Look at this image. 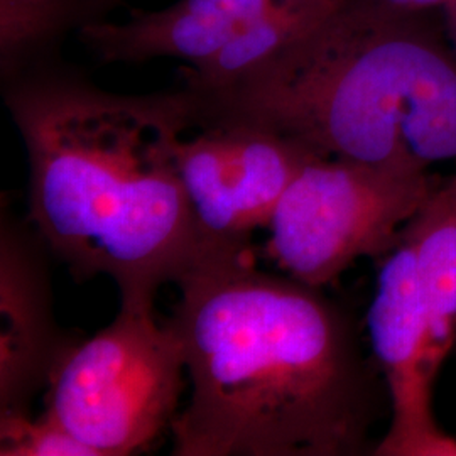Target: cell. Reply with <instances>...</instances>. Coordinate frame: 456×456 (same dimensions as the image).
Masks as SVG:
<instances>
[{
    "label": "cell",
    "mask_w": 456,
    "mask_h": 456,
    "mask_svg": "<svg viewBox=\"0 0 456 456\" xmlns=\"http://www.w3.org/2000/svg\"><path fill=\"white\" fill-rule=\"evenodd\" d=\"M183 343L154 308L120 306L114 322L69 343L49 375L45 412L94 450L127 456L146 450L178 416Z\"/></svg>",
    "instance_id": "277c9868"
},
{
    "label": "cell",
    "mask_w": 456,
    "mask_h": 456,
    "mask_svg": "<svg viewBox=\"0 0 456 456\" xmlns=\"http://www.w3.org/2000/svg\"><path fill=\"white\" fill-rule=\"evenodd\" d=\"M169 320L191 395L171 423L175 456L362 455L379 379L352 318L250 250L201 256L176 281Z\"/></svg>",
    "instance_id": "6da1fadb"
},
{
    "label": "cell",
    "mask_w": 456,
    "mask_h": 456,
    "mask_svg": "<svg viewBox=\"0 0 456 456\" xmlns=\"http://www.w3.org/2000/svg\"><path fill=\"white\" fill-rule=\"evenodd\" d=\"M411 242L424 296L441 333L456 342V173L404 230Z\"/></svg>",
    "instance_id": "8fae6325"
},
{
    "label": "cell",
    "mask_w": 456,
    "mask_h": 456,
    "mask_svg": "<svg viewBox=\"0 0 456 456\" xmlns=\"http://www.w3.org/2000/svg\"><path fill=\"white\" fill-rule=\"evenodd\" d=\"M338 0H279L274 9L237 34L210 61L188 71V90L212 94L240 80L288 48Z\"/></svg>",
    "instance_id": "30bf717a"
},
{
    "label": "cell",
    "mask_w": 456,
    "mask_h": 456,
    "mask_svg": "<svg viewBox=\"0 0 456 456\" xmlns=\"http://www.w3.org/2000/svg\"><path fill=\"white\" fill-rule=\"evenodd\" d=\"M0 455L95 456V453L46 412L33 419L28 411H2Z\"/></svg>",
    "instance_id": "7c38bea8"
},
{
    "label": "cell",
    "mask_w": 456,
    "mask_h": 456,
    "mask_svg": "<svg viewBox=\"0 0 456 456\" xmlns=\"http://www.w3.org/2000/svg\"><path fill=\"white\" fill-rule=\"evenodd\" d=\"M441 181L310 154L267 225V252L288 276L322 289L360 257L394 248Z\"/></svg>",
    "instance_id": "5b68a950"
},
{
    "label": "cell",
    "mask_w": 456,
    "mask_h": 456,
    "mask_svg": "<svg viewBox=\"0 0 456 456\" xmlns=\"http://www.w3.org/2000/svg\"><path fill=\"white\" fill-rule=\"evenodd\" d=\"M367 331L391 403V426L374 455L456 456L455 436L441 429L433 412V386L455 342L431 316L404 233L380 264Z\"/></svg>",
    "instance_id": "52a82bcc"
},
{
    "label": "cell",
    "mask_w": 456,
    "mask_h": 456,
    "mask_svg": "<svg viewBox=\"0 0 456 456\" xmlns=\"http://www.w3.org/2000/svg\"><path fill=\"white\" fill-rule=\"evenodd\" d=\"M191 122L198 131L183 132L176 163L200 257L250 250L310 152L265 127L198 115L195 105Z\"/></svg>",
    "instance_id": "8992f818"
},
{
    "label": "cell",
    "mask_w": 456,
    "mask_h": 456,
    "mask_svg": "<svg viewBox=\"0 0 456 456\" xmlns=\"http://www.w3.org/2000/svg\"><path fill=\"white\" fill-rule=\"evenodd\" d=\"M9 107L29 158V212L78 281L109 276L120 306L154 308L200 257L176 147L188 90L122 97L73 83L19 88Z\"/></svg>",
    "instance_id": "7a4b0ae2"
},
{
    "label": "cell",
    "mask_w": 456,
    "mask_h": 456,
    "mask_svg": "<svg viewBox=\"0 0 456 456\" xmlns=\"http://www.w3.org/2000/svg\"><path fill=\"white\" fill-rule=\"evenodd\" d=\"M453 2H456V0H450V2H448V5H450V4H453Z\"/></svg>",
    "instance_id": "5bb4252c"
},
{
    "label": "cell",
    "mask_w": 456,
    "mask_h": 456,
    "mask_svg": "<svg viewBox=\"0 0 456 456\" xmlns=\"http://www.w3.org/2000/svg\"><path fill=\"white\" fill-rule=\"evenodd\" d=\"M338 0L240 80L195 94V112L242 120L313 156L431 171L456 161V53L424 16Z\"/></svg>",
    "instance_id": "3957f363"
},
{
    "label": "cell",
    "mask_w": 456,
    "mask_h": 456,
    "mask_svg": "<svg viewBox=\"0 0 456 456\" xmlns=\"http://www.w3.org/2000/svg\"><path fill=\"white\" fill-rule=\"evenodd\" d=\"M277 4L279 0H178L127 22L88 24L83 39L105 61L180 58L198 68Z\"/></svg>",
    "instance_id": "9c48e42d"
},
{
    "label": "cell",
    "mask_w": 456,
    "mask_h": 456,
    "mask_svg": "<svg viewBox=\"0 0 456 456\" xmlns=\"http://www.w3.org/2000/svg\"><path fill=\"white\" fill-rule=\"evenodd\" d=\"M39 235L2 222L0 235V412L28 411L69 342L51 311Z\"/></svg>",
    "instance_id": "ba28073f"
},
{
    "label": "cell",
    "mask_w": 456,
    "mask_h": 456,
    "mask_svg": "<svg viewBox=\"0 0 456 456\" xmlns=\"http://www.w3.org/2000/svg\"><path fill=\"white\" fill-rule=\"evenodd\" d=\"M444 17H446V29H448V39L452 43V46L455 49L456 53V2L446 5L443 9Z\"/></svg>",
    "instance_id": "4fadbf2b"
}]
</instances>
